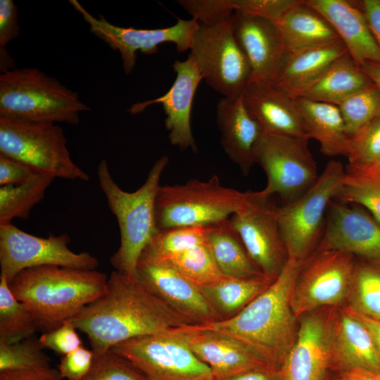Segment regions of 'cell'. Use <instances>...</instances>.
I'll list each match as a JSON object with an SVG mask.
<instances>
[{"label": "cell", "instance_id": "6da1fadb", "mask_svg": "<svg viewBox=\"0 0 380 380\" xmlns=\"http://www.w3.org/2000/svg\"><path fill=\"white\" fill-rule=\"evenodd\" d=\"M70 321L103 353L130 339L191 324L148 290L137 278L116 270L105 293Z\"/></svg>", "mask_w": 380, "mask_h": 380}, {"label": "cell", "instance_id": "7a4b0ae2", "mask_svg": "<svg viewBox=\"0 0 380 380\" xmlns=\"http://www.w3.org/2000/svg\"><path fill=\"white\" fill-rule=\"evenodd\" d=\"M305 261L289 258L278 277L241 311L201 326L239 340L279 369L297 336V317L291 300Z\"/></svg>", "mask_w": 380, "mask_h": 380}, {"label": "cell", "instance_id": "3957f363", "mask_svg": "<svg viewBox=\"0 0 380 380\" xmlns=\"http://www.w3.org/2000/svg\"><path fill=\"white\" fill-rule=\"evenodd\" d=\"M107 282L106 274L97 270L43 266L23 270L9 286L30 310L39 329L48 331L101 297Z\"/></svg>", "mask_w": 380, "mask_h": 380}, {"label": "cell", "instance_id": "277c9868", "mask_svg": "<svg viewBox=\"0 0 380 380\" xmlns=\"http://www.w3.org/2000/svg\"><path fill=\"white\" fill-rule=\"evenodd\" d=\"M168 162L167 156L157 160L144 183L134 192L125 191L118 185L106 160L98 165L99 186L118 220L120 229V246L110 261L116 271L130 277L137 278L139 260L158 232L156 200L161 175Z\"/></svg>", "mask_w": 380, "mask_h": 380}, {"label": "cell", "instance_id": "5b68a950", "mask_svg": "<svg viewBox=\"0 0 380 380\" xmlns=\"http://www.w3.org/2000/svg\"><path fill=\"white\" fill-rule=\"evenodd\" d=\"M90 110L77 92L36 68H15L0 75V118L77 125L80 114Z\"/></svg>", "mask_w": 380, "mask_h": 380}, {"label": "cell", "instance_id": "8992f818", "mask_svg": "<svg viewBox=\"0 0 380 380\" xmlns=\"http://www.w3.org/2000/svg\"><path fill=\"white\" fill-rule=\"evenodd\" d=\"M253 194L222 186L217 175L208 181L194 179L184 184L160 185L156 200L158 229L208 226L229 219Z\"/></svg>", "mask_w": 380, "mask_h": 380}, {"label": "cell", "instance_id": "52a82bcc", "mask_svg": "<svg viewBox=\"0 0 380 380\" xmlns=\"http://www.w3.org/2000/svg\"><path fill=\"white\" fill-rule=\"evenodd\" d=\"M192 325L134 338L110 350L130 362L147 380H215L191 349Z\"/></svg>", "mask_w": 380, "mask_h": 380}, {"label": "cell", "instance_id": "ba28073f", "mask_svg": "<svg viewBox=\"0 0 380 380\" xmlns=\"http://www.w3.org/2000/svg\"><path fill=\"white\" fill-rule=\"evenodd\" d=\"M0 154L53 179L89 180L72 159L64 132L56 124L0 118Z\"/></svg>", "mask_w": 380, "mask_h": 380}, {"label": "cell", "instance_id": "9c48e42d", "mask_svg": "<svg viewBox=\"0 0 380 380\" xmlns=\"http://www.w3.org/2000/svg\"><path fill=\"white\" fill-rule=\"evenodd\" d=\"M345 174L343 164L332 160L308 191L278 207L279 231L289 258L305 261L315 252L324 232L326 212Z\"/></svg>", "mask_w": 380, "mask_h": 380}, {"label": "cell", "instance_id": "30bf717a", "mask_svg": "<svg viewBox=\"0 0 380 380\" xmlns=\"http://www.w3.org/2000/svg\"><path fill=\"white\" fill-rule=\"evenodd\" d=\"M310 139L264 132L254 149V163L265 172L267 184L260 191L270 198L278 194L286 203L300 197L319 175L308 147Z\"/></svg>", "mask_w": 380, "mask_h": 380}, {"label": "cell", "instance_id": "8fae6325", "mask_svg": "<svg viewBox=\"0 0 380 380\" xmlns=\"http://www.w3.org/2000/svg\"><path fill=\"white\" fill-rule=\"evenodd\" d=\"M189 50L203 80L210 88L224 98L236 99L242 95L250 83L251 69L234 35L231 18L198 25Z\"/></svg>", "mask_w": 380, "mask_h": 380}, {"label": "cell", "instance_id": "7c38bea8", "mask_svg": "<svg viewBox=\"0 0 380 380\" xmlns=\"http://www.w3.org/2000/svg\"><path fill=\"white\" fill-rule=\"evenodd\" d=\"M67 234L47 238L23 232L13 224L0 226L1 275L8 283L24 270L58 266L82 270H96L98 260L88 252L75 253L68 247Z\"/></svg>", "mask_w": 380, "mask_h": 380}, {"label": "cell", "instance_id": "4fadbf2b", "mask_svg": "<svg viewBox=\"0 0 380 380\" xmlns=\"http://www.w3.org/2000/svg\"><path fill=\"white\" fill-rule=\"evenodd\" d=\"M355 257L334 250H316L304 262L291 300L296 317L327 306H337L348 298Z\"/></svg>", "mask_w": 380, "mask_h": 380}, {"label": "cell", "instance_id": "5bb4252c", "mask_svg": "<svg viewBox=\"0 0 380 380\" xmlns=\"http://www.w3.org/2000/svg\"><path fill=\"white\" fill-rule=\"evenodd\" d=\"M78 11L89 30L111 49L119 51L124 72L131 73L136 64L137 52L153 54L158 51L160 44L174 43L179 52L190 49L198 23L195 20L178 18L173 25L156 29L125 27L109 23L103 15L99 18L89 13L77 0L69 1Z\"/></svg>", "mask_w": 380, "mask_h": 380}, {"label": "cell", "instance_id": "9a60e30c", "mask_svg": "<svg viewBox=\"0 0 380 380\" xmlns=\"http://www.w3.org/2000/svg\"><path fill=\"white\" fill-rule=\"evenodd\" d=\"M229 220L251 260L266 279L274 281L289 260L279 231L278 207L254 191L249 203Z\"/></svg>", "mask_w": 380, "mask_h": 380}, {"label": "cell", "instance_id": "2e32d148", "mask_svg": "<svg viewBox=\"0 0 380 380\" xmlns=\"http://www.w3.org/2000/svg\"><path fill=\"white\" fill-rule=\"evenodd\" d=\"M137 279L191 324L220 320L201 287L163 259L144 251L137 264Z\"/></svg>", "mask_w": 380, "mask_h": 380}, {"label": "cell", "instance_id": "e0dca14e", "mask_svg": "<svg viewBox=\"0 0 380 380\" xmlns=\"http://www.w3.org/2000/svg\"><path fill=\"white\" fill-rule=\"evenodd\" d=\"M317 250H334L380 264V222L366 209L333 200Z\"/></svg>", "mask_w": 380, "mask_h": 380}, {"label": "cell", "instance_id": "ac0fdd59", "mask_svg": "<svg viewBox=\"0 0 380 380\" xmlns=\"http://www.w3.org/2000/svg\"><path fill=\"white\" fill-rule=\"evenodd\" d=\"M172 68L176 77L165 94L134 103L127 111L137 114L151 105L160 103L165 113V126L169 132L171 144L182 151L190 149L197 152L198 148L191 131V112L196 89L203 77L196 61L190 53L184 61L176 60Z\"/></svg>", "mask_w": 380, "mask_h": 380}, {"label": "cell", "instance_id": "d6986e66", "mask_svg": "<svg viewBox=\"0 0 380 380\" xmlns=\"http://www.w3.org/2000/svg\"><path fill=\"white\" fill-rule=\"evenodd\" d=\"M331 310L301 316L296 341L279 371L283 380H324L330 367Z\"/></svg>", "mask_w": 380, "mask_h": 380}, {"label": "cell", "instance_id": "ffe728a7", "mask_svg": "<svg viewBox=\"0 0 380 380\" xmlns=\"http://www.w3.org/2000/svg\"><path fill=\"white\" fill-rule=\"evenodd\" d=\"M234 35L251 69V82L271 85L287 54L275 23L235 11Z\"/></svg>", "mask_w": 380, "mask_h": 380}, {"label": "cell", "instance_id": "44dd1931", "mask_svg": "<svg viewBox=\"0 0 380 380\" xmlns=\"http://www.w3.org/2000/svg\"><path fill=\"white\" fill-rule=\"evenodd\" d=\"M353 369L380 372V355L367 329L349 306L331 310L329 369Z\"/></svg>", "mask_w": 380, "mask_h": 380}, {"label": "cell", "instance_id": "7402d4cb", "mask_svg": "<svg viewBox=\"0 0 380 380\" xmlns=\"http://www.w3.org/2000/svg\"><path fill=\"white\" fill-rule=\"evenodd\" d=\"M189 343L196 356L210 369L215 380L270 366L239 340L201 325H192Z\"/></svg>", "mask_w": 380, "mask_h": 380}, {"label": "cell", "instance_id": "603a6c76", "mask_svg": "<svg viewBox=\"0 0 380 380\" xmlns=\"http://www.w3.org/2000/svg\"><path fill=\"white\" fill-rule=\"evenodd\" d=\"M216 123L220 144L230 158L247 176L254 163V149L264 130L247 110L242 95L222 97L216 106Z\"/></svg>", "mask_w": 380, "mask_h": 380}, {"label": "cell", "instance_id": "cb8c5ba5", "mask_svg": "<svg viewBox=\"0 0 380 380\" xmlns=\"http://www.w3.org/2000/svg\"><path fill=\"white\" fill-rule=\"evenodd\" d=\"M331 24L348 54L360 68L367 62L380 63V46L355 1L305 0Z\"/></svg>", "mask_w": 380, "mask_h": 380}, {"label": "cell", "instance_id": "d4e9b609", "mask_svg": "<svg viewBox=\"0 0 380 380\" xmlns=\"http://www.w3.org/2000/svg\"><path fill=\"white\" fill-rule=\"evenodd\" d=\"M348 53L341 39L286 55L272 86L296 99L336 59Z\"/></svg>", "mask_w": 380, "mask_h": 380}, {"label": "cell", "instance_id": "484cf974", "mask_svg": "<svg viewBox=\"0 0 380 380\" xmlns=\"http://www.w3.org/2000/svg\"><path fill=\"white\" fill-rule=\"evenodd\" d=\"M243 103L264 132L308 137L296 99L270 85L251 82L242 94Z\"/></svg>", "mask_w": 380, "mask_h": 380}, {"label": "cell", "instance_id": "4316f807", "mask_svg": "<svg viewBox=\"0 0 380 380\" xmlns=\"http://www.w3.org/2000/svg\"><path fill=\"white\" fill-rule=\"evenodd\" d=\"M296 104L308 137L327 156L347 157L349 137L338 106L299 97Z\"/></svg>", "mask_w": 380, "mask_h": 380}, {"label": "cell", "instance_id": "83f0119b", "mask_svg": "<svg viewBox=\"0 0 380 380\" xmlns=\"http://www.w3.org/2000/svg\"><path fill=\"white\" fill-rule=\"evenodd\" d=\"M276 25L287 54L340 39L328 20L305 0L290 8Z\"/></svg>", "mask_w": 380, "mask_h": 380}, {"label": "cell", "instance_id": "f1b7e54d", "mask_svg": "<svg viewBox=\"0 0 380 380\" xmlns=\"http://www.w3.org/2000/svg\"><path fill=\"white\" fill-rule=\"evenodd\" d=\"M374 84L346 53L334 61L300 97L338 106L353 94Z\"/></svg>", "mask_w": 380, "mask_h": 380}, {"label": "cell", "instance_id": "f546056e", "mask_svg": "<svg viewBox=\"0 0 380 380\" xmlns=\"http://www.w3.org/2000/svg\"><path fill=\"white\" fill-rule=\"evenodd\" d=\"M207 227V241L223 276L239 279L265 277L250 258L229 218Z\"/></svg>", "mask_w": 380, "mask_h": 380}, {"label": "cell", "instance_id": "4dcf8cb0", "mask_svg": "<svg viewBox=\"0 0 380 380\" xmlns=\"http://www.w3.org/2000/svg\"><path fill=\"white\" fill-rule=\"evenodd\" d=\"M272 281L265 277L239 279L223 276L215 282L201 286V289L222 320L241 311Z\"/></svg>", "mask_w": 380, "mask_h": 380}, {"label": "cell", "instance_id": "1f68e13d", "mask_svg": "<svg viewBox=\"0 0 380 380\" xmlns=\"http://www.w3.org/2000/svg\"><path fill=\"white\" fill-rule=\"evenodd\" d=\"M37 329L30 310L16 298L6 278L0 275V343L13 344L32 338Z\"/></svg>", "mask_w": 380, "mask_h": 380}, {"label": "cell", "instance_id": "d6a6232c", "mask_svg": "<svg viewBox=\"0 0 380 380\" xmlns=\"http://www.w3.org/2000/svg\"><path fill=\"white\" fill-rule=\"evenodd\" d=\"M53 179L39 174L22 184L1 186L0 226L11 224L15 218H28L31 210L42 201Z\"/></svg>", "mask_w": 380, "mask_h": 380}, {"label": "cell", "instance_id": "836d02e7", "mask_svg": "<svg viewBox=\"0 0 380 380\" xmlns=\"http://www.w3.org/2000/svg\"><path fill=\"white\" fill-rule=\"evenodd\" d=\"M335 201L366 209L380 222V172L347 165Z\"/></svg>", "mask_w": 380, "mask_h": 380}, {"label": "cell", "instance_id": "e575fe53", "mask_svg": "<svg viewBox=\"0 0 380 380\" xmlns=\"http://www.w3.org/2000/svg\"><path fill=\"white\" fill-rule=\"evenodd\" d=\"M349 307L380 321V264L360 259L355 262Z\"/></svg>", "mask_w": 380, "mask_h": 380}, {"label": "cell", "instance_id": "d590c367", "mask_svg": "<svg viewBox=\"0 0 380 380\" xmlns=\"http://www.w3.org/2000/svg\"><path fill=\"white\" fill-rule=\"evenodd\" d=\"M164 260L200 287L215 282L223 277L217 267L207 239Z\"/></svg>", "mask_w": 380, "mask_h": 380}, {"label": "cell", "instance_id": "8d00e7d4", "mask_svg": "<svg viewBox=\"0 0 380 380\" xmlns=\"http://www.w3.org/2000/svg\"><path fill=\"white\" fill-rule=\"evenodd\" d=\"M338 107L350 138L380 113V90L374 84L350 96Z\"/></svg>", "mask_w": 380, "mask_h": 380}, {"label": "cell", "instance_id": "74e56055", "mask_svg": "<svg viewBox=\"0 0 380 380\" xmlns=\"http://www.w3.org/2000/svg\"><path fill=\"white\" fill-rule=\"evenodd\" d=\"M207 226L180 227L158 230L144 251L167 260L207 239Z\"/></svg>", "mask_w": 380, "mask_h": 380}, {"label": "cell", "instance_id": "f35d334b", "mask_svg": "<svg viewBox=\"0 0 380 380\" xmlns=\"http://www.w3.org/2000/svg\"><path fill=\"white\" fill-rule=\"evenodd\" d=\"M43 350L39 340L32 337L13 344L0 343V372L51 367Z\"/></svg>", "mask_w": 380, "mask_h": 380}, {"label": "cell", "instance_id": "ab89813d", "mask_svg": "<svg viewBox=\"0 0 380 380\" xmlns=\"http://www.w3.org/2000/svg\"><path fill=\"white\" fill-rule=\"evenodd\" d=\"M380 157V113L355 135L349 138L348 165L369 166Z\"/></svg>", "mask_w": 380, "mask_h": 380}, {"label": "cell", "instance_id": "60d3db41", "mask_svg": "<svg viewBox=\"0 0 380 380\" xmlns=\"http://www.w3.org/2000/svg\"><path fill=\"white\" fill-rule=\"evenodd\" d=\"M82 380H147L130 362L108 350L94 353L92 365Z\"/></svg>", "mask_w": 380, "mask_h": 380}, {"label": "cell", "instance_id": "b9f144b4", "mask_svg": "<svg viewBox=\"0 0 380 380\" xmlns=\"http://www.w3.org/2000/svg\"><path fill=\"white\" fill-rule=\"evenodd\" d=\"M177 3L198 25L227 20L234 12L233 0H179Z\"/></svg>", "mask_w": 380, "mask_h": 380}, {"label": "cell", "instance_id": "7bdbcfd3", "mask_svg": "<svg viewBox=\"0 0 380 380\" xmlns=\"http://www.w3.org/2000/svg\"><path fill=\"white\" fill-rule=\"evenodd\" d=\"M20 25L18 8L12 0H0V70L15 68V63L6 50V45L18 37Z\"/></svg>", "mask_w": 380, "mask_h": 380}, {"label": "cell", "instance_id": "ee69618b", "mask_svg": "<svg viewBox=\"0 0 380 380\" xmlns=\"http://www.w3.org/2000/svg\"><path fill=\"white\" fill-rule=\"evenodd\" d=\"M77 329L70 320L52 330L44 331L38 338L43 348H47L62 356L82 345Z\"/></svg>", "mask_w": 380, "mask_h": 380}, {"label": "cell", "instance_id": "f6af8a7d", "mask_svg": "<svg viewBox=\"0 0 380 380\" xmlns=\"http://www.w3.org/2000/svg\"><path fill=\"white\" fill-rule=\"evenodd\" d=\"M300 0H233L234 11L277 23Z\"/></svg>", "mask_w": 380, "mask_h": 380}, {"label": "cell", "instance_id": "bcb514c9", "mask_svg": "<svg viewBox=\"0 0 380 380\" xmlns=\"http://www.w3.org/2000/svg\"><path fill=\"white\" fill-rule=\"evenodd\" d=\"M94 357V351L83 346L62 356L58 366L61 378L67 380H82L89 372Z\"/></svg>", "mask_w": 380, "mask_h": 380}, {"label": "cell", "instance_id": "7dc6e473", "mask_svg": "<svg viewBox=\"0 0 380 380\" xmlns=\"http://www.w3.org/2000/svg\"><path fill=\"white\" fill-rule=\"evenodd\" d=\"M39 174L27 165L0 154L1 186L24 183Z\"/></svg>", "mask_w": 380, "mask_h": 380}, {"label": "cell", "instance_id": "c3c4849f", "mask_svg": "<svg viewBox=\"0 0 380 380\" xmlns=\"http://www.w3.org/2000/svg\"><path fill=\"white\" fill-rule=\"evenodd\" d=\"M58 369L6 370L0 372V380H62Z\"/></svg>", "mask_w": 380, "mask_h": 380}, {"label": "cell", "instance_id": "681fc988", "mask_svg": "<svg viewBox=\"0 0 380 380\" xmlns=\"http://www.w3.org/2000/svg\"><path fill=\"white\" fill-rule=\"evenodd\" d=\"M354 1L362 11L369 29L380 46V0Z\"/></svg>", "mask_w": 380, "mask_h": 380}, {"label": "cell", "instance_id": "f907efd6", "mask_svg": "<svg viewBox=\"0 0 380 380\" xmlns=\"http://www.w3.org/2000/svg\"><path fill=\"white\" fill-rule=\"evenodd\" d=\"M220 380H283L279 369L264 366L254 368Z\"/></svg>", "mask_w": 380, "mask_h": 380}, {"label": "cell", "instance_id": "816d5d0a", "mask_svg": "<svg viewBox=\"0 0 380 380\" xmlns=\"http://www.w3.org/2000/svg\"><path fill=\"white\" fill-rule=\"evenodd\" d=\"M331 380H380V372L364 369H353L335 372Z\"/></svg>", "mask_w": 380, "mask_h": 380}, {"label": "cell", "instance_id": "f5cc1de1", "mask_svg": "<svg viewBox=\"0 0 380 380\" xmlns=\"http://www.w3.org/2000/svg\"><path fill=\"white\" fill-rule=\"evenodd\" d=\"M354 312L357 317V318L363 323V324L367 329L372 338L376 348L380 355V321L369 318L355 311H354Z\"/></svg>", "mask_w": 380, "mask_h": 380}, {"label": "cell", "instance_id": "db71d44e", "mask_svg": "<svg viewBox=\"0 0 380 380\" xmlns=\"http://www.w3.org/2000/svg\"><path fill=\"white\" fill-rule=\"evenodd\" d=\"M361 68L380 90V63L367 62Z\"/></svg>", "mask_w": 380, "mask_h": 380}, {"label": "cell", "instance_id": "11a10c76", "mask_svg": "<svg viewBox=\"0 0 380 380\" xmlns=\"http://www.w3.org/2000/svg\"><path fill=\"white\" fill-rule=\"evenodd\" d=\"M373 171L380 172V157L368 167H363Z\"/></svg>", "mask_w": 380, "mask_h": 380}]
</instances>
